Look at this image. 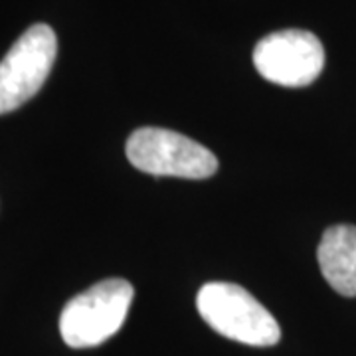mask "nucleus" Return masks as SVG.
Segmentation results:
<instances>
[{"label": "nucleus", "mask_w": 356, "mask_h": 356, "mask_svg": "<svg viewBox=\"0 0 356 356\" xmlns=\"http://www.w3.org/2000/svg\"><path fill=\"white\" fill-rule=\"evenodd\" d=\"M196 307L204 323L229 341L250 346L280 343L277 321L252 293L236 283H206L198 291Z\"/></svg>", "instance_id": "obj_1"}, {"label": "nucleus", "mask_w": 356, "mask_h": 356, "mask_svg": "<svg viewBox=\"0 0 356 356\" xmlns=\"http://www.w3.org/2000/svg\"><path fill=\"white\" fill-rule=\"evenodd\" d=\"M133 301V285L105 280L67 301L60 315V332L67 346L91 348L109 341L123 327Z\"/></svg>", "instance_id": "obj_2"}, {"label": "nucleus", "mask_w": 356, "mask_h": 356, "mask_svg": "<svg viewBox=\"0 0 356 356\" xmlns=\"http://www.w3.org/2000/svg\"><path fill=\"white\" fill-rule=\"evenodd\" d=\"M125 153L135 168L154 177L202 180L218 170L216 154L170 129H137L129 137Z\"/></svg>", "instance_id": "obj_3"}, {"label": "nucleus", "mask_w": 356, "mask_h": 356, "mask_svg": "<svg viewBox=\"0 0 356 356\" xmlns=\"http://www.w3.org/2000/svg\"><path fill=\"white\" fill-rule=\"evenodd\" d=\"M58 54V38L48 24H34L0 62V115L22 107L48 79Z\"/></svg>", "instance_id": "obj_4"}, {"label": "nucleus", "mask_w": 356, "mask_h": 356, "mask_svg": "<svg viewBox=\"0 0 356 356\" xmlns=\"http://www.w3.org/2000/svg\"><path fill=\"white\" fill-rule=\"evenodd\" d=\"M254 64L259 76L283 88L311 86L325 67V48L307 30H280L257 42Z\"/></svg>", "instance_id": "obj_5"}, {"label": "nucleus", "mask_w": 356, "mask_h": 356, "mask_svg": "<svg viewBox=\"0 0 356 356\" xmlns=\"http://www.w3.org/2000/svg\"><path fill=\"white\" fill-rule=\"evenodd\" d=\"M317 259L323 277L343 297H356V226L339 224L323 234Z\"/></svg>", "instance_id": "obj_6"}]
</instances>
